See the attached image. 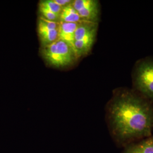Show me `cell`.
I'll return each mask as SVG.
<instances>
[{"mask_svg": "<svg viewBox=\"0 0 153 153\" xmlns=\"http://www.w3.org/2000/svg\"><path fill=\"white\" fill-rule=\"evenodd\" d=\"M109 131L117 144L124 146L152 136L153 106L134 93L116 94L107 107Z\"/></svg>", "mask_w": 153, "mask_h": 153, "instance_id": "cell-1", "label": "cell"}, {"mask_svg": "<svg viewBox=\"0 0 153 153\" xmlns=\"http://www.w3.org/2000/svg\"><path fill=\"white\" fill-rule=\"evenodd\" d=\"M134 85L146 99L153 100V61H141L136 67Z\"/></svg>", "mask_w": 153, "mask_h": 153, "instance_id": "cell-2", "label": "cell"}, {"mask_svg": "<svg viewBox=\"0 0 153 153\" xmlns=\"http://www.w3.org/2000/svg\"><path fill=\"white\" fill-rule=\"evenodd\" d=\"M71 5L83 21L98 23L100 5L96 0H74Z\"/></svg>", "mask_w": 153, "mask_h": 153, "instance_id": "cell-3", "label": "cell"}, {"mask_svg": "<svg viewBox=\"0 0 153 153\" xmlns=\"http://www.w3.org/2000/svg\"><path fill=\"white\" fill-rule=\"evenodd\" d=\"M97 30L98 27L94 28L82 39L74 42L73 48L78 59L90 52L95 42Z\"/></svg>", "mask_w": 153, "mask_h": 153, "instance_id": "cell-4", "label": "cell"}, {"mask_svg": "<svg viewBox=\"0 0 153 153\" xmlns=\"http://www.w3.org/2000/svg\"><path fill=\"white\" fill-rule=\"evenodd\" d=\"M41 54L48 65L56 68L65 67L57 48L56 42L41 48Z\"/></svg>", "mask_w": 153, "mask_h": 153, "instance_id": "cell-5", "label": "cell"}, {"mask_svg": "<svg viewBox=\"0 0 153 153\" xmlns=\"http://www.w3.org/2000/svg\"><path fill=\"white\" fill-rule=\"evenodd\" d=\"M56 44L65 66L71 65L76 61L78 59L72 45L60 39L57 40Z\"/></svg>", "mask_w": 153, "mask_h": 153, "instance_id": "cell-6", "label": "cell"}, {"mask_svg": "<svg viewBox=\"0 0 153 153\" xmlns=\"http://www.w3.org/2000/svg\"><path fill=\"white\" fill-rule=\"evenodd\" d=\"M122 153H153V136L127 145Z\"/></svg>", "mask_w": 153, "mask_h": 153, "instance_id": "cell-7", "label": "cell"}, {"mask_svg": "<svg viewBox=\"0 0 153 153\" xmlns=\"http://www.w3.org/2000/svg\"><path fill=\"white\" fill-rule=\"evenodd\" d=\"M79 22H60V26L59 28V39L65 41L68 43L71 44L73 47V44L75 41V32L78 26Z\"/></svg>", "mask_w": 153, "mask_h": 153, "instance_id": "cell-8", "label": "cell"}, {"mask_svg": "<svg viewBox=\"0 0 153 153\" xmlns=\"http://www.w3.org/2000/svg\"><path fill=\"white\" fill-rule=\"evenodd\" d=\"M83 21L71 4L64 7L60 14V22L77 23Z\"/></svg>", "mask_w": 153, "mask_h": 153, "instance_id": "cell-9", "label": "cell"}, {"mask_svg": "<svg viewBox=\"0 0 153 153\" xmlns=\"http://www.w3.org/2000/svg\"><path fill=\"white\" fill-rule=\"evenodd\" d=\"M42 47L53 44L59 39V29L38 32Z\"/></svg>", "mask_w": 153, "mask_h": 153, "instance_id": "cell-10", "label": "cell"}, {"mask_svg": "<svg viewBox=\"0 0 153 153\" xmlns=\"http://www.w3.org/2000/svg\"><path fill=\"white\" fill-rule=\"evenodd\" d=\"M60 22H52L39 16L38 22V31H46L59 28Z\"/></svg>", "mask_w": 153, "mask_h": 153, "instance_id": "cell-11", "label": "cell"}, {"mask_svg": "<svg viewBox=\"0 0 153 153\" xmlns=\"http://www.w3.org/2000/svg\"><path fill=\"white\" fill-rule=\"evenodd\" d=\"M39 7L44 8L58 15H60L62 9V7L58 5L57 4H56L53 1V0L40 1L39 4Z\"/></svg>", "mask_w": 153, "mask_h": 153, "instance_id": "cell-12", "label": "cell"}, {"mask_svg": "<svg viewBox=\"0 0 153 153\" xmlns=\"http://www.w3.org/2000/svg\"><path fill=\"white\" fill-rule=\"evenodd\" d=\"M39 11L40 14V16L47 20L52 22H60V15L56 14L41 7H39Z\"/></svg>", "mask_w": 153, "mask_h": 153, "instance_id": "cell-13", "label": "cell"}, {"mask_svg": "<svg viewBox=\"0 0 153 153\" xmlns=\"http://www.w3.org/2000/svg\"><path fill=\"white\" fill-rule=\"evenodd\" d=\"M53 1L56 4L62 7V8L66 6L69 5L72 2V1L71 0H53Z\"/></svg>", "mask_w": 153, "mask_h": 153, "instance_id": "cell-14", "label": "cell"}]
</instances>
